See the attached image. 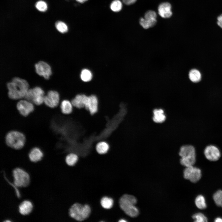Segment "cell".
<instances>
[{
	"instance_id": "d6a6232c",
	"label": "cell",
	"mask_w": 222,
	"mask_h": 222,
	"mask_svg": "<svg viewBox=\"0 0 222 222\" xmlns=\"http://www.w3.org/2000/svg\"><path fill=\"white\" fill-rule=\"evenodd\" d=\"M123 2L128 5H130L134 3L137 0H122Z\"/></svg>"
},
{
	"instance_id": "277c9868",
	"label": "cell",
	"mask_w": 222,
	"mask_h": 222,
	"mask_svg": "<svg viewBox=\"0 0 222 222\" xmlns=\"http://www.w3.org/2000/svg\"><path fill=\"white\" fill-rule=\"evenodd\" d=\"M179 154L181 157V164L186 167L193 166L196 162V152L194 147L190 145L182 146L180 149Z\"/></svg>"
},
{
	"instance_id": "3957f363",
	"label": "cell",
	"mask_w": 222,
	"mask_h": 222,
	"mask_svg": "<svg viewBox=\"0 0 222 222\" xmlns=\"http://www.w3.org/2000/svg\"><path fill=\"white\" fill-rule=\"evenodd\" d=\"M91 213V208L89 205L78 203L73 204L68 211L69 216L77 222H83L89 216Z\"/></svg>"
},
{
	"instance_id": "44dd1931",
	"label": "cell",
	"mask_w": 222,
	"mask_h": 222,
	"mask_svg": "<svg viewBox=\"0 0 222 222\" xmlns=\"http://www.w3.org/2000/svg\"><path fill=\"white\" fill-rule=\"evenodd\" d=\"M153 121L156 123H161L166 119V116L164 114L163 110L161 109H154L153 110Z\"/></svg>"
},
{
	"instance_id": "f546056e",
	"label": "cell",
	"mask_w": 222,
	"mask_h": 222,
	"mask_svg": "<svg viewBox=\"0 0 222 222\" xmlns=\"http://www.w3.org/2000/svg\"><path fill=\"white\" fill-rule=\"evenodd\" d=\"M192 218L195 222H207L208 219L203 214L199 212L193 215Z\"/></svg>"
},
{
	"instance_id": "5bb4252c",
	"label": "cell",
	"mask_w": 222,
	"mask_h": 222,
	"mask_svg": "<svg viewBox=\"0 0 222 222\" xmlns=\"http://www.w3.org/2000/svg\"><path fill=\"white\" fill-rule=\"evenodd\" d=\"M85 109L92 115L97 113L99 109V102L96 95H92L88 96V101Z\"/></svg>"
},
{
	"instance_id": "7a4b0ae2",
	"label": "cell",
	"mask_w": 222,
	"mask_h": 222,
	"mask_svg": "<svg viewBox=\"0 0 222 222\" xmlns=\"http://www.w3.org/2000/svg\"><path fill=\"white\" fill-rule=\"evenodd\" d=\"M137 203L136 198L132 195L125 194L120 198L119 203L120 208L124 213L130 217L137 216L139 212L135 206Z\"/></svg>"
},
{
	"instance_id": "83f0119b",
	"label": "cell",
	"mask_w": 222,
	"mask_h": 222,
	"mask_svg": "<svg viewBox=\"0 0 222 222\" xmlns=\"http://www.w3.org/2000/svg\"><path fill=\"white\" fill-rule=\"evenodd\" d=\"M56 29L62 33H65L68 32V27L67 25L64 22L60 21H57L55 24Z\"/></svg>"
},
{
	"instance_id": "2e32d148",
	"label": "cell",
	"mask_w": 222,
	"mask_h": 222,
	"mask_svg": "<svg viewBox=\"0 0 222 222\" xmlns=\"http://www.w3.org/2000/svg\"><path fill=\"white\" fill-rule=\"evenodd\" d=\"M158 11L159 14L163 18H168L172 15L171 6L168 2L161 3L158 6Z\"/></svg>"
},
{
	"instance_id": "52a82bcc",
	"label": "cell",
	"mask_w": 222,
	"mask_h": 222,
	"mask_svg": "<svg viewBox=\"0 0 222 222\" xmlns=\"http://www.w3.org/2000/svg\"><path fill=\"white\" fill-rule=\"evenodd\" d=\"M14 185L18 187H25L28 185L30 181L28 174L22 169L17 168L13 171Z\"/></svg>"
},
{
	"instance_id": "7402d4cb",
	"label": "cell",
	"mask_w": 222,
	"mask_h": 222,
	"mask_svg": "<svg viewBox=\"0 0 222 222\" xmlns=\"http://www.w3.org/2000/svg\"><path fill=\"white\" fill-rule=\"evenodd\" d=\"M79 157L75 153L71 152L68 154L65 158L66 164L70 166H74L77 162Z\"/></svg>"
},
{
	"instance_id": "5b68a950",
	"label": "cell",
	"mask_w": 222,
	"mask_h": 222,
	"mask_svg": "<svg viewBox=\"0 0 222 222\" xmlns=\"http://www.w3.org/2000/svg\"><path fill=\"white\" fill-rule=\"evenodd\" d=\"M25 141L24 135L22 133L16 131L9 132L6 137V142L9 147L15 149L22 148Z\"/></svg>"
},
{
	"instance_id": "7c38bea8",
	"label": "cell",
	"mask_w": 222,
	"mask_h": 222,
	"mask_svg": "<svg viewBox=\"0 0 222 222\" xmlns=\"http://www.w3.org/2000/svg\"><path fill=\"white\" fill-rule=\"evenodd\" d=\"M60 96L57 92L50 90L44 96V102L46 105L51 108L56 107L59 104Z\"/></svg>"
},
{
	"instance_id": "4dcf8cb0",
	"label": "cell",
	"mask_w": 222,
	"mask_h": 222,
	"mask_svg": "<svg viewBox=\"0 0 222 222\" xmlns=\"http://www.w3.org/2000/svg\"><path fill=\"white\" fill-rule=\"evenodd\" d=\"M36 8L39 11L44 12L47 9V5L44 1L40 0L37 2L35 4Z\"/></svg>"
},
{
	"instance_id": "9c48e42d",
	"label": "cell",
	"mask_w": 222,
	"mask_h": 222,
	"mask_svg": "<svg viewBox=\"0 0 222 222\" xmlns=\"http://www.w3.org/2000/svg\"><path fill=\"white\" fill-rule=\"evenodd\" d=\"M157 14L153 10L146 12L144 18H141L139 21L140 25L144 29H147L154 26L157 22Z\"/></svg>"
},
{
	"instance_id": "ba28073f",
	"label": "cell",
	"mask_w": 222,
	"mask_h": 222,
	"mask_svg": "<svg viewBox=\"0 0 222 222\" xmlns=\"http://www.w3.org/2000/svg\"><path fill=\"white\" fill-rule=\"evenodd\" d=\"M201 170L193 166L186 167L183 171L184 178L189 180L193 183L198 182L201 178Z\"/></svg>"
},
{
	"instance_id": "f1b7e54d",
	"label": "cell",
	"mask_w": 222,
	"mask_h": 222,
	"mask_svg": "<svg viewBox=\"0 0 222 222\" xmlns=\"http://www.w3.org/2000/svg\"><path fill=\"white\" fill-rule=\"evenodd\" d=\"M213 198L216 204L222 208V191L220 190L213 194Z\"/></svg>"
},
{
	"instance_id": "603a6c76",
	"label": "cell",
	"mask_w": 222,
	"mask_h": 222,
	"mask_svg": "<svg viewBox=\"0 0 222 222\" xmlns=\"http://www.w3.org/2000/svg\"><path fill=\"white\" fill-rule=\"evenodd\" d=\"M101 204L103 208L105 209H110L113 205L114 200L111 197L105 196L101 199Z\"/></svg>"
},
{
	"instance_id": "1f68e13d",
	"label": "cell",
	"mask_w": 222,
	"mask_h": 222,
	"mask_svg": "<svg viewBox=\"0 0 222 222\" xmlns=\"http://www.w3.org/2000/svg\"><path fill=\"white\" fill-rule=\"evenodd\" d=\"M217 24L219 27L222 29V14L218 17Z\"/></svg>"
},
{
	"instance_id": "484cf974",
	"label": "cell",
	"mask_w": 222,
	"mask_h": 222,
	"mask_svg": "<svg viewBox=\"0 0 222 222\" xmlns=\"http://www.w3.org/2000/svg\"><path fill=\"white\" fill-rule=\"evenodd\" d=\"M195 204L199 209H204L207 208L205 199L201 195H198L196 197L195 200Z\"/></svg>"
},
{
	"instance_id": "8992f818",
	"label": "cell",
	"mask_w": 222,
	"mask_h": 222,
	"mask_svg": "<svg viewBox=\"0 0 222 222\" xmlns=\"http://www.w3.org/2000/svg\"><path fill=\"white\" fill-rule=\"evenodd\" d=\"M44 92L40 87H36L29 89L24 98L36 105H40L44 102Z\"/></svg>"
},
{
	"instance_id": "6da1fadb",
	"label": "cell",
	"mask_w": 222,
	"mask_h": 222,
	"mask_svg": "<svg viewBox=\"0 0 222 222\" xmlns=\"http://www.w3.org/2000/svg\"><path fill=\"white\" fill-rule=\"evenodd\" d=\"M9 97L17 100L24 97L29 88V84L25 80L18 77H14L7 84Z\"/></svg>"
},
{
	"instance_id": "ffe728a7",
	"label": "cell",
	"mask_w": 222,
	"mask_h": 222,
	"mask_svg": "<svg viewBox=\"0 0 222 222\" xmlns=\"http://www.w3.org/2000/svg\"><path fill=\"white\" fill-rule=\"evenodd\" d=\"M73 107L71 102L67 100H63L61 103V111L65 114L68 115L71 113L73 111Z\"/></svg>"
},
{
	"instance_id": "d6986e66",
	"label": "cell",
	"mask_w": 222,
	"mask_h": 222,
	"mask_svg": "<svg viewBox=\"0 0 222 222\" xmlns=\"http://www.w3.org/2000/svg\"><path fill=\"white\" fill-rule=\"evenodd\" d=\"M110 147L109 143L105 141H101L98 142L95 146L97 152L100 154H106L109 150Z\"/></svg>"
},
{
	"instance_id": "836d02e7",
	"label": "cell",
	"mask_w": 222,
	"mask_h": 222,
	"mask_svg": "<svg viewBox=\"0 0 222 222\" xmlns=\"http://www.w3.org/2000/svg\"><path fill=\"white\" fill-rule=\"evenodd\" d=\"M215 222H222V218L220 217H217L215 220Z\"/></svg>"
},
{
	"instance_id": "4fadbf2b",
	"label": "cell",
	"mask_w": 222,
	"mask_h": 222,
	"mask_svg": "<svg viewBox=\"0 0 222 222\" xmlns=\"http://www.w3.org/2000/svg\"><path fill=\"white\" fill-rule=\"evenodd\" d=\"M17 109L20 113L24 116H28L34 110V106L32 103L27 100H22L17 105Z\"/></svg>"
},
{
	"instance_id": "30bf717a",
	"label": "cell",
	"mask_w": 222,
	"mask_h": 222,
	"mask_svg": "<svg viewBox=\"0 0 222 222\" xmlns=\"http://www.w3.org/2000/svg\"><path fill=\"white\" fill-rule=\"evenodd\" d=\"M205 158L211 161H216L221 157V152L219 148L216 146L209 145L207 146L204 150Z\"/></svg>"
},
{
	"instance_id": "d4e9b609",
	"label": "cell",
	"mask_w": 222,
	"mask_h": 222,
	"mask_svg": "<svg viewBox=\"0 0 222 222\" xmlns=\"http://www.w3.org/2000/svg\"><path fill=\"white\" fill-rule=\"evenodd\" d=\"M80 78L84 82H88L91 80L92 77V72L88 69H83L80 73Z\"/></svg>"
},
{
	"instance_id": "e575fe53",
	"label": "cell",
	"mask_w": 222,
	"mask_h": 222,
	"mask_svg": "<svg viewBox=\"0 0 222 222\" xmlns=\"http://www.w3.org/2000/svg\"><path fill=\"white\" fill-rule=\"evenodd\" d=\"M88 0H76V1L77 2L81 3H84L87 1Z\"/></svg>"
},
{
	"instance_id": "d590c367",
	"label": "cell",
	"mask_w": 222,
	"mask_h": 222,
	"mask_svg": "<svg viewBox=\"0 0 222 222\" xmlns=\"http://www.w3.org/2000/svg\"><path fill=\"white\" fill-rule=\"evenodd\" d=\"M4 222H10L11 221L10 220H6L4 221Z\"/></svg>"
},
{
	"instance_id": "9a60e30c",
	"label": "cell",
	"mask_w": 222,
	"mask_h": 222,
	"mask_svg": "<svg viewBox=\"0 0 222 222\" xmlns=\"http://www.w3.org/2000/svg\"><path fill=\"white\" fill-rule=\"evenodd\" d=\"M88 96L84 94H78L72 99L71 102L73 107L77 109H84L86 107Z\"/></svg>"
},
{
	"instance_id": "4316f807",
	"label": "cell",
	"mask_w": 222,
	"mask_h": 222,
	"mask_svg": "<svg viewBox=\"0 0 222 222\" xmlns=\"http://www.w3.org/2000/svg\"><path fill=\"white\" fill-rule=\"evenodd\" d=\"M122 7V4L120 0H114L111 3L110 6V9L113 12H117L121 10Z\"/></svg>"
},
{
	"instance_id": "e0dca14e",
	"label": "cell",
	"mask_w": 222,
	"mask_h": 222,
	"mask_svg": "<svg viewBox=\"0 0 222 222\" xmlns=\"http://www.w3.org/2000/svg\"><path fill=\"white\" fill-rule=\"evenodd\" d=\"M43 155L42 152L39 148L35 147L30 151L29 157L31 161L36 162L40 160Z\"/></svg>"
},
{
	"instance_id": "ac0fdd59",
	"label": "cell",
	"mask_w": 222,
	"mask_h": 222,
	"mask_svg": "<svg viewBox=\"0 0 222 222\" xmlns=\"http://www.w3.org/2000/svg\"><path fill=\"white\" fill-rule=\"evenodd\" d=\"M18 208L19 212L21 214L23 215H27L31 211L32 205L30 201L25 200L21 203Z\"/></svg>"
},
{
	"instance_id": "cb8c5ba5",
	"label": "cell",
	"mask_w": 222,
	"mask_h": 222,
	"mask_svg": "<svg viewBox=\"0 0 222 222\" xmlns=\"http://www.w3.org/2000/svg\"><path fill=\"white\" fill-rule=\"evenodd\" d=\"M189 77L191 81L194 83H197L200 80L201 75L199 70L194 69L189 72Z\"/></svg>"
},
{
	"instance_id": "8fae6325",
	"label": "cell",
	"mask_w": 222,
	"mask_h": 222,
	"mask_svg": "<svg viewBox=\"0 0 222 222\" xmlns=\"http://www.w3.org/2000/svg\"><path fill=\"white\" fill-rule=\"evenodd\" d=\"M35 71L39 76L46 79H49L51 74V70L50 65L47 63L40 61L35 65Z\"/></svg>"
}]
</instances>
